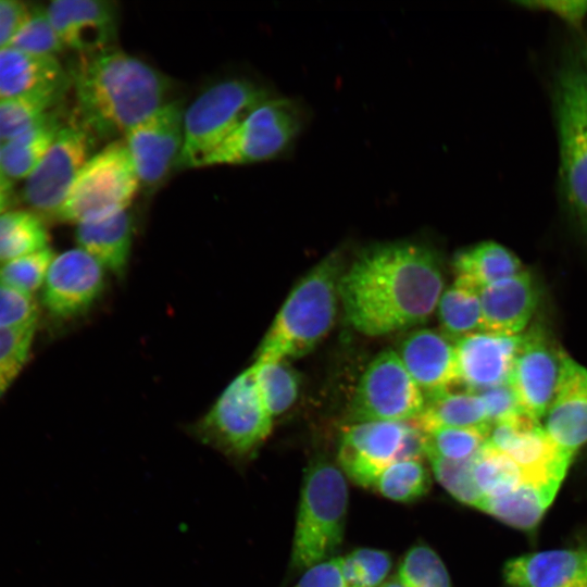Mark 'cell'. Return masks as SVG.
I'll return each mask as SVG.
<instances>
[{
  "instance_id": "obj_26",
  "label": "cell",
  "mask_w": 587,
  "mask_h": 587,
  "mask_svg": "<svg viewBox=\"0 0 587 587\" xmlns=\"http://www.w3.org/2000/svg\"><path fill=\"white\" fill-rule=\"evenodd\" d=\"M452 265L455 272L454 282L477 292L525 270L512 251L491 240L459 251Z\"/></svg>"
},
{
  "instance_id": "obj_27",
  "label": "cell",
  "mask_w": 587,
  "mask_h": 587,
  "mask_svg": "<svg viewBox=\"0 0 587 587\" xmlns=\"http://www.w3.org/2000/svg\"><path fill=\"white\" fill-rule=\"evenodd\" d=\"M414 423L424 434L447 427L490 429L491 426L477 392L450 390L426 398Z\"/></svg>"
},
{
  "instance_id": "obj_39",
  "label": "cell",
  "mask_w": 587,
  "mask_h": 587,
  "mask_svg": "<svg viewBox=\"0 0 587 587\" xmlns=\"http://www.w3.org/2000/svg\"><path fill=\"white\" fill-rule=\"evenodd\" d=\"M50 247L0 264V282L28 295L42 289L54 258Z\"/></svg>"
},
{
  "instance_id": "obj_2",
  "label": "cell",
  "mask_w": 587,
  "mask_h": 587,
  "mask_svg": "<svg viewBox=\"0 0 587 587\" xmlns=\"http://www.w3.org/2000/svg\"><path fill=\"white\" fill-rule=\"evenodd\" d=\"M73 85L79 123L95 139L123 138L172 101L167 76L115 47L80 54Z\"/></svg>"
},
{
  "instance_id": "obj_19",
  "label": "cell",
  "mask_w": 587,
  "mask_h": 587,
  "mask_svg": "<svg viewBox=\"0 0 587 587\" xmlns=\"http://www.w3.org/2000/svg\"><path fill=\"white\" fill-rule=\"evenodd\" d=\"M521 334L476 332L455 342L461 383L469 391L479 392L509 383Z\"/></svg>"
},
{
  "instance_id": "obj_31",
  "label": "cell",
  "mask_w": 587,
  "mask_h": 587,
  "mask_svg": "<svg viewBox=\"0 0 587 587\" xmlns=\"http://www.w3.org/2000/svg\"><path fill=\"white\" fill-rule=\"evenodd\" d=\"M473 475L486 499L511 491L524 479L522 469L510 457L486 442L473 457Z\"/></svg>"
},
{
  "instance_id": "obj_34",
  "label": "cell",
  "mask_w": 587,
  "mask_h": 587,
  "mask_svg": "<svg viewBox=\"0 0 587 587\" xmlns=\"http://www.w3.org/2000/svg\"><path fill=\"white\" fill-rule=\"evenodd\" d=\"M429 487V473L417 460L391 464L378 476L373 486L384 497L398 502L414 501L426 495Z\"/></svg>"
},
{
  "instance_id": "obj_37",
  "label": "cell",
  "mask_w": 587,
  "mask_h": 587,
  "mask_svg": "<svg viewBox=\"0 0 587 587\" xmlns=\"http://www.w3.org/2000/svg\"><path fill=\"white\" fill-rule=\"evenodd\" d=\"M489 429L439 428L424 434L425 455L460 461L474 457L486 442Z\"/></svg>"
},
{
  "instance_id": "obj_50",
  "label": "cell",
  "mask_w": 587,
  "mask_h": 587,
  "mask_svg": "<svg viewBox=\"0 0 587 587\" xmlns=\"http://www.w3.org/2000/svg\"><path fill=\"white\" fill-rule=\"evenodd\" d=\"M566 587H587V582H579L572 585H569Z\"/></svg>"
},
{
  "instance_id": "obj_13",
  "label": "cell",
  "mask_w": 587,
  "mask_h": 587,
  "mask_svg": "<svg viewBox=\"0 0 587 587\" xmlns=\"http://www.w3.org/2000/svg\"><path fill=\"white\" fill-rule=\"evenodd\" d=\"M185 105L175 99L124 136L140 186L152 190L176 167L184 142Z\"/></svg>"
},
{
  "instance_id": "obj_5",
  "label": "cell",
  "mask_w": 587,
  "mask_h": 587,
  "mask_svg": "<svg viewBox=\"0 0 587 587\" xmlns=\"http://www.w3.org/2000/svg\"><path fill=\"white\" fill-rule=\"evenodd\" d=\"M348 486L333 463L314 461L303 477L291 549V566L298 571L330 559L345 533Z\"/></svg>"
},
{
  "instance_id": "obj_16",
  "label": "cell",
  "mask_w": 587,
  "mask_h": 587,
  "mask_svg": "<svg viewBox=\"0 0 587 587\" xmlns=\"http://www.w3.org/2000/svg\"><path fill=\"white\" fill-rule=\"evenodd\" d=\"M103 270L79 247L54 255L41 289L43 307L62 319L83 313L103 289Z\"/></svg>"
},
{
  "instance_id": "obj_49",
  "label": "cell",
  "mask_w": 587,
  "mask_h": 587,
  "mask_svg": "<svg viewBox=\"0 0 587 587\" xmlns=\"http://www.w3.org/2000/svg\"><path fill=\"white\" fill-rule=\"evenodd\" d=\"M379 587H404L396 577L383 583Z\"/></svg>"
},
{
  "instance_id": "obj_17",
  "label": "cell",
  "mask_w": 587,
  "mask_h": 587,
  "mask_svg": "<svg viewBox=\"0 0 587 587\" xmlns=\"http://www.w3.org/2000/svg\"><path fill=\"white\" fill-rule=\"evenodd\" d=\"M46 11L64 48L88 54L114 47L118 20L116 2L55 0Z\"/></svg>"
},
{
  "instance_id": "obj_20",
  "label": "cell",
  "mask_w": 587,
  "mask_h": 587,
  "mask_svg": "<svg viewBox=\"0 0 587 587\" xmlns=\"http://www.w3.org/2000/svg\"><path fill=\"white\" fill-rule=\"evenodd\" d=\"M407 371L426 398L461 383L454 345L433 329L409 334L399 348Z\"/></svg>"
},
{
  "instance_id": "obj_33",
  "label": "cell",
  "mask_w": 587,
  "mask_h": 587,
  "mask_svg": "<svg viewBox=\"0 0 587 587\" xmlns=\"http://www.w3.org/2000/svg\"><path fill=\"white\" fill-rule=\"evenodd\" d=\"M263 402L274 419L288 411L298 397V377L292 369L282 361H255L252 364Z\"/></svg>"
},
{
  "instance_id": "obj_29",
  "label": "cell",
  "mask_w": 587,
  "mask_h": 587,
  "mask_svg": "<svg viewBox=\"0 0 587 587\" xmlns=\"http://www.w3.org/2000/svg\"><path fill=\"white\" fill-rule=\"evenodd\" d=\"M47 247L48 230L37 213L13 210L0 214V264Z\"/></svg>"
},
{
  "instance_id": "obj_21",
  "label": "cell",
  "mask_w": 587,
  "mask_h": 587,
  "mask_svg": "<svg viewBox=\"0 0 587 587\" xmlns=\"http://www.w3.org/2000/svg\"><path fill=\"white\" fill-rule=\"evenodd\" d=\"M478 295L480 332L500 335L521 334L539 300L535 279L526 270L483 288Z\"/></svg>"
},
{
  "instance_id": "obj_30",
  "label": "cell",
  "mask_w": 587,
  "mask_h": 587,
  "mask_svg": "<svg viewBox=\"0 0 587 587\" xmlns=\"http://www.w3.org/2000/svg\"><path fill=\"white\" fill-rule=\"evenodd\" d=\"M438 316L444 335L460 339L480 332V301L476 290L454 282L442 291L438 301Z\"/></svg>"
},
{
  "instance_id": "obj_15",
  "label": "cell",
  "mask_w": 587,
  "mask_h": 587,
  "mask_svg": "<svg viewBox=\"0 0 587 587\" xmlns=\"http://www.w3.org/2000/svg\"><path fill=\"white\" fill-rule=\"evenodd\" d=\"M486 444L510 457L524 478L562 482L573 460L554 447L540 421L525 412L491 424Z\"/></svg>"
},
{
  "instance_id": "obj_36",
  "label": "cell",
  "mask_w": 587,
  "mask_h": 587,
  "mask_svg": "<svg viewBox=\"0 0 587 587\" xmlns=\"http://www.w3.org/2000/svg\"><path fill=\"white\" fill-rule=\"evenodd\" d=\"M404 587H451L448 571L429 547H412L399 564L396 577Z\"/></svg>"
},
{
  "instance_id": "obj_9",
  "label": "cell",
  "mask_w": 587,
  "mask_h": 587,
  "mask_svg": "<svg viewBox=\"0 0 587 587\" xmlns=\"http://www.w3.org/2000/svg\"><path fill=\"white\" fill-rule=\"evenodd\" d=\"M309 115L308 108L298 99L271 97L208 157L204 166L275 159L291 147L309 122Z\"/></svg>"
},
{
  "instance_id": "obj_6",
  "label": "cell",
  "mask_w": 587,
  "mask_h": 587,
  "mask_svg": "<svg viewBox=\"0 0 587 587\" xmlns=\"http://www.w3.org/2000/svg\"><path fill=\"white\" fill-rule=\"evenodd\" d=\"M272 427L273 417L251 365L226 386L208 412L190 426V433L239 469L254 457Z\"/></svg>"
},
{
  "instance_id": "obj_41",
  "label": "cell",
  "mask_w": 587,
  "mask_h": 587,
  "mask_svg": "<svg viewBox=\"0 0 587 587\" xmlns=\"http://www.w3.org/2000/svg\"><path fill=\"white\" fill-rule=\"evenodd\" d=\"M38 321L35 296L0 282V329L38 325Z\"/></svg>"
},
{
  "instance_id": "obj_18",
  "label": "cell",
  "mask_w": 587,
  "mask_h": 587,
  "mask_svg": "<svg viewBox=\"0 0 587 587\" xmlns=\"http://www.w3.org/2000/svg\"><path fill=\"white\" fill-rule=\"evenodd\" d=\"M544 419L548 438L565 455L587 444V370L569 355Z\"/></svg>"
},
{
  "instance_id": "obj_14",
  "label": "cell",
  "mask_w": 587,
  "mask_h": 587,
  "mask_svg": "<svg viewBox=\"0 0 587 587\" xmlns=\"http://www.w3.org/2000/svg\"><path fill=\"white\" fill-rule=\"evenodd\" d=\"M410 422H363L344 429L338 450L341 470L354 484L373 488L391 464L404 461Z\"/></svg>"
},
{
  "instance_id": "obj_44",
  "label": "cell",
  "mask_w": 587,
  "mask_h": 587,
  "mask_svg": "<svg viewBox=\"0 0 587 587\" xmlns=\"http://www.w3.org/2000/svg\"><path fill=\"white\" fill-rule=\"evenodd\" d=\"M515 3L528 9L550 12L578 32L583 29L584 21L587 17V0H535L516 1Z\"/></svg>"
},
{
  "instance_id": "obj_3",
  "label": "cell",
  "mask_w": 587,
  "mask_h": 587,
  "mask_svg": "<svg viewBox=\"0 0 587 587\" xmlns=\"http://www.w3.org/2000/svg\"><path fill=\"white\" fill-rule=\"evenodd\" d=\"M551 98L560 148L564 207L587 242V30L564 46L555 64Z\"/></svg>"
},
{
  "instance_id": "obj_28",
  "label": "cell",
  "mask_w": 587,
  "mask_h": 587,
  "mask_svg": "<svg viewBox=\"0 0 587 587\" xmlns=\"http://www.w3.org/2000/svg\"><path fill=\"white\" fill-rule=\"evenodd\" d=\"M61 124L49 114L40 123L1 145V161L5 177L26 179L39 165L52 145Z\"/></svg>"
},
{
  "instance_id": "obj_24",
  "label": "cell",
  "mask_w": 587,
  "mask_h": 587,
  "mask_svg": "<svg viewBox=\"0 0 587 587\" xmlns=\"http://www.w3.org/2000/svg\"><path fill=\"white\" fill-rule=\"evenodd\" d=\"M133 239V218L128 210L76 225V241L104 268L122 276L126 270Z\"/></svg>"
},
{
  "instance_id": "obj_22",
  "label": "cell",
  "mask_w": 587,
  "mask_h": 587,
  "mask_svg": "<svg viewBox=\"0 0 587 587\" xmlns=\"http://www.w3.org/2000/svg\"><path fill=\"white\" fill-rule=\"evenodd\" d=\"M503 578L509 587H566L587 582V546L511 559L503 567Z\"/></svg>"
},
{
  "instance_id": "obj_35",
  "label": "cell",
  "mask_w": 587,
  "mask_h": 587,
  "mask_svg": "<svg viewBox=\"0 0 587 587\" xmlns=\"http://www.w3.org/2000/svg\"><path fill=\"white\" fill-rule=\"evenodd\" d=\"M438 483L461 503L483 510L486 497L478 489L473 475V457L453 461L427 457Z\"/></svg>"
},
{
  "instance_id": "obj_23",
  "label": "cell",
  "mask_w": 587,
  "mask_h": 587,
  "mask_svg": "<svg viewBox=\"0 0 587 587\" xmlns=\"http://www.w3.org/2000/svg\"><path fill=\"white\" fill-rule=\"evenodd\" d=\"M65 73L55 57L34 55L13 47L0 50V99L63 92Z\"/></svg>"
},
{
  "instance_id": "obj_12",
  "label": "cell",
  "mask_w": 587,
  "mask_h": 587,
  "mask_svg": "<svg viewBox=\"0 0 587 587\" xmlns=\"http://www.w3.org/2000/svg\"><path fill=\"white\" fill-rule=\"evenodd\" d=\"M566 355L541 323L521 334L509 384L523 412L535 420L548 411Z\"/></svg>"
},
{
  "instance_id": "obj_46",
  "label": "cell",
  "mask_w": 587,
  "mask_h": 587,
  "mask_svg": "<svg viewBox=\"0 0 587 587\" xmlns=\"http://www.w3.org/2000/svg\"><path fill=\"white\" fill-rule=\"evenodd\" d=\"M30 9L18 0H0V50L10 46L27 20Z\"/></svg>"
},
{
  "instance_id": "obj_45",
  "label": "cell",
  "mask_w": 587,
  "mask_h": 587,
  "mask_svg": "<svg viewBox=\"0 0 587 587\" xmlns=\"http://www.w3.org/2000/svg\"><path fill=\"white\" fill-rule=\"evenodd\" d=\"M294 587H348L340 557H333L307 569Z\"/></svg>"
},
{
  "instance_id": "obj_4",
  "label": "cell",
  "mask_w": 587,
  "mask_h": 587,
  "mask_svg": "<svg viewBox=\"0 0 587 587\" xmlns=\"http://www.w3.org/2000/svg\"><path fill=\"white\" fill-rule=\"evenodd\" d=\"M344 272L339 251H333L294 287L265 334L255 361H282L309 353L332 328Z\"/></svg>"
},
{
  "instance_id": "obj_48",
  "label": "cell",
  "mask_w": 587,
  "mask_h": 587,
  "mask_svg": "<svg viewBox=\"0 0 587 587\" xmlns=\"http://www.w3.org/2000/svg\"><path fill=\"white\" fill-rule=\"evenodd\" d=\"M0 187L11 189V182L5 177L2 168V161H1V143H0Z\"/></svg>"
},
{
  "instance_id": "obj_11",
  "label": "cell",
  "mask_w": 587,
  "mask_h": 587,
  "mask_svg": "<svg viewBox=\"0 0 587 587\" xmlns=\"http://www.w3.org/2000/svg\"><path fill=\"white\" fill-rule=\"evenodd\" d=\"M96 139L80 124L61 126L48 152L25 179L23 198L39 216L55 218Z\"/></svg>"
},
{
  "instance_id": "obj_43",
  "label": "cell",
  "mask_w": 587,
  "mask_h": 587,
  "mask_svg": "<svg viewBox=\"0 0 587 587\" xmlns=\"http://www.w3.org/2000/svg\"><path fill=\"white\" fill-rule=\"evenodd\" d=\"M483 399L490 424L523 412L509 383L477 392Z\"/></svg>"
},
{
  "instance_id": "obj_32",
  "label": "cell",
  "mask_w": 587,
  "mask_h": 587,
  "mask_svg": "<svg viewBox=\"0 0 587 587\" xmlns=\"http://www.w3.org/2000/svg\"><path fill=\"white\" fill-rule=\"evenodd\" d=\"M62 92H46L0 99V143L30 129L51 112Z\"/></svg>"
},
{
  "instance_id": "obj_10",
  "label": "cell",
  "mask_w": 587,
  "mask_h": 587,
  "mask_svg": "<svg viewBox=\"0 0 587 587\" xmlns=\"http://www.w3.org/2000/svg\"><path fill=\"white\" fill-rule=\"evenodd\" d=\"M425 398L398 353L380 352L363 373L350 416L363 422H410L422 412Z\"/></svg>"
},
{
  "instance_id": "obj_40",
  "label": "cell",
  "mask_w": 587,
  "mask_h": 587,
  "mask_svg": "<svg viewBox=\"0 0 587 587\" xmlns=\"http://www.w3.org/2000/svg\"><path fill=\"white\" fill-rule=\"evenodd\" d=\"M10 47L34 55L55 58L64 49L46 8L41 7L30 9L27 20L11 41Z\"/></svg>"
},
{
  "instance_id": "obj_7",
  "label": "cell",
  "mask_w": 587,
  "mask_h": 587,
  "mask_svg": "<svg viewBox=\"0 0 587 587\" xmlns=\"http://www.w3.org/2000/svg\"><path fill=\"white\" fill-rule=\"evenodd\" d=\"M271 97L266 88L243 78L226 79L205 89L185 110L176 168L204 166L208 157Z\"/></svg>"
},
{
  "instance_id": "obj_25",
  "label": "cell",
  "mask_w": 587,
  "mask_h": 587,
  "mask_svg": "<svg viewBox=\"0 0 587 587\" xmlns=\"http://www.w3.org/2000/svg\"><path fill=\"white\" fill-rule=\"evenodd\" d=\"M561 483L524 478L511 491L487 498L482 511L515 528L532 529L542 519Z\"/></svg>"
},
{
  "instance_id": "obj_8",
  "label": "cell",
  "mask_w": 587,
  "mask_h": 587,
  "mask_svg": "<svg viewBox=\"0 0 587 587\" xmlns=\"http://www.w3.org/2000/svg\"><path fill=\"white\" fill-rule=\"evenodd\" d=\"M140 187L123 138L92 154L54 220L79 224L128 209Z\"/></svg>"
},
{
  "instance_id": "obj_38",
  "label": "cell",
  "mask_w": 587,
  "mask_h": 587,
  "mask_svg": "<svg viewBox=\"0 0 587 587\" xmlns=\"http://www.w3.org/2000/svg\"><path fill=\"white\" fill-rule=\"evenodd\" d=\"M38 325L0 329V398L25 367Z\"/></svg>"
},
{
  "instance_id": "obj_47",
  "label": "cell",
  "mask_w": 587,
  "mask_h": 587,
  "mask_svg": "<svg viewBox=\"0 0 587 587\" xmlns=\"http://www.w3.org/2000/svg\"><path fill=\"white\" fill-rule=\"evenodd\" d=\"M10 189L0 187V214L5 211L9 203Z\"/></svg>"
},
{
  "instance_id": "obj_1",
  "label": "cell",
  "mask_w": 587,
  "mask_h": 587,
  "mask_svg": "<svg viewBox=\"0 0 587 587\" xmlns=\"http://www.w3.org/2000/svg\"><path fill=\"white\" fill-rule=\"evenodd\" d=\"M442 287L437 252L422 242L397 240L362 249L342 272L338 289L349 324L380 336L426 321Z\"/></svg>"
},
{
  "instance_id": "obj_42",
  "label": "cell",
  "mask_w": 587,
  "mask_h": 587,
  "mask_svg": "<svg viewBox=\"0 0 587 587\" xmlns=\"http://www.w3.org/2000/svg\"><path fill=\"white\" fill-rule=\"evenodd\" d=\"M358 587H379L391 567L389 553L378 549L360 548L349 554Z\"/></svg>"
}]
</instances>
